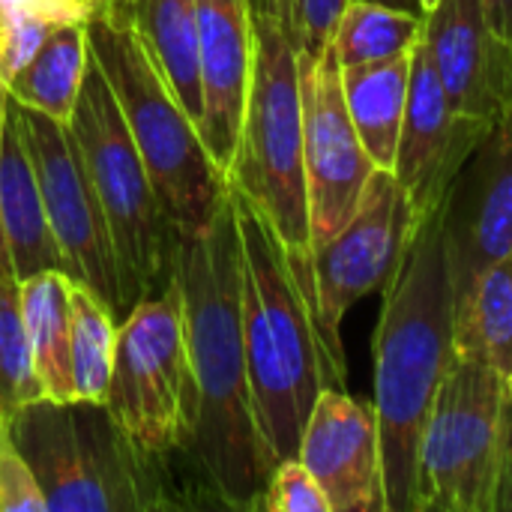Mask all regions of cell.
<instances>
[{
	"label": "cell",
	"mask_w": 512,
	"mask_h": 512,
	"mask_svg": "<svg viewBox=\"0 0 512 512\" xmlns=\"http://www.w3.org/2000/svg\"><path fill=\"white\" fill-rule=\"evenodd\" d=\"M0 240L6 267L18 282L45 270H63L60 249L42 204L21 105L9 96L0 135Z\"/></svg>",
	"instance_id": "obj_18"
},
{
	"label": "cell",
	"mask_w": 512,
	"mask_h": 512,
	"mask_svg": "<svg viewBox=\"0 0 512 512\" xmlns=\"http://www.w3.org/2000/svg\"><path fill=\"white\" fill-rule=\"evenodd\" d=\"M240 234V303L252 408L261 438L276 462L297 456L303 426L324 387H339L324 354L309 300L303 297L291 258L258 213L231 183Z\"/></svg>",
	"instance_id": "obj_3"
},
{
	"label": "cell",
	"mask_w": 512,
	"mask_h": 512,
	"mask_svg": "<svg viewBox=\"0 0 512 512\" xmlns=\"http://www.w3.org/2000/svg\"><path fill=\"white\" fill-rule=\"evenodd\" d=\"M261 510L267 512H330L327 495L321 492L318 480L312 471L297 459H282L276 462L264 495H261Z\"/></svg>",
	"instance_id": "obj_28"
},
{
	"label": "cell",
	"mask_w": 512,
	"mask_h": 512,
	"mask_svg": "<svg viewBox=\"0 0 512 512\" xmlns=\"http://www.w3.org/2000/svg\"><path fill=\"white\" fill-rule=\"evenodd\" d=\"M87 63L90 45L84 24H60L51 30L42 48L15 72V78L6 84V96L15 99L21 108L69 123L81 96Z\"/></svg>",
	"instance_id": "obj_21"
},
{
	"label": "cell",
	"mask_w": 512,
	"mask_h": 512,
	"mask_svg": "<svg viewBox=\"0 0 512 512\" xmlns=\"http://www.w3.org/2000/svg\"><path fill=\"white\" fill-rule=\"evenodd\" d=\"M483 6L495 33L512 42V0H483Z\"/></svg>",
	"instance_id": "obj_32"
},
{
	"label": "cell",
	"mask_w": 512,
	"mask_h": 512,
	"mask_svg": "<svg viewBox=\"0 0 512 512\" xmlns=\"http://www.w3.org/2000/svg\"><path fill=\"white\" fill-rule=\"evenodd\" d=\"M105 408L147 453H186L195 432V387L174 282L135 303L117 330Z\"/></svg>",
	"instance_id": "obj_9"
},
{
	"label": "cell",
	"mask_w": 512,
	"mask_h": 512,
	"mask_svg": "<svg viewBox=\"0 0 512 512\" xmlns=\"http://www.w3.org/2000/svg\"><path fill=\"white\" fill-rule=\"evenodd\" d=\"M423 48L456 114L492 123L512 108V42L495 33L483 0H438Z\"/></svg>",
	"instance_id": "obj_16"
},
{
	"label": "cell",
	"mask_w": 512,
	"mask_h": 512,
	"mask_svg": "<svg viewBox=\"0 0 512 512\" xmlns=\"http://www.w3.org/2000/svg\"><path fill=\"white\" fill-rule=\"evenodd\" d=\"M495 512H512V417L510 435H507V450H504V468H501V480H498Z\"/></svg>",
	"instance_id": "obj_31"
},
{
	"label": "cell",
	"mask_w": 512,
	"mask_h": 512,
	"mask_svg": "<svg viewBox=\"0 0 512 512\" xmlns=\"http://www.w3.org/2000/svg\"><path fill=\"white\" fill-rule=\"evenodd\" d=\"M285 6H291V0H249L252 15H261V12H279V9H285Z\"/></svg>",
	"instance_id": "obj_33"
},
{
	"label": "cell",
	"mask_w": 512,
	"mask_h": 512,
	"mask_svg": "<svg viewBox=\"0 0 512 512\" xmlns=\"http://www.w3.org/2000/svg\"><path fill=\"white\" fill-rule=\"evenodd\" d=\"M438 225L456 297L477 273L512 258V108L492 120L450 183Z\"/></svg>",
	"instance_id": "obj_13"
},
{
	"label": "cell",
	"mask_w": 512,
	"mask_h": 512,
	"mask_svg": "<svg viewBox=\"0 0 512 512\" xmlns=\"http://www.w3.org/2000/svg\"><path fill=\"white\" fill-rule=\"evenodd\" d=\"M135 18L156 69L198 123L201 63L195 0H135Z\"/></svg>",
	"instance_id": "obj_23"
},
{
	"label": "cell",
	"mask_w": 512,
	"mask_h": 512,
	"mask_svg": "<svg viewBox=\"0 0 512 512\" xmlns=\"http://www.w3.org/2000/svg\"><path fill=\"white\" fill-rule=\"evenodd\" d=\"M510 417V381L456 354L423 429L417 512H495Z\"/></svg>",
	"instance_id": "obj_8"
},
{
	"label": "cell",
	"mask_w": 512,
	"mask_h": 512,
	"mask_svg": "<svg viewBox=\"0 0 512 512\" xmlns=\"http://www.w3.org/2000/svg\"><path fill=\"white\" fill-rule=\"evenodd\" d=\"M66 126L78 144L108 219L120 264V297L126 318L135 303L168 285L174 231L165 222L159 195L129 135L123 111L93 57L87 63L78 105Z\"/></svg>",
	"instance_id": "obj_7"
},
{
	"label": "cell",
	"mask_w": 512,
	"mask_h": 512,
	"mask_svg": "<svg viewBox=\"0 0 512 512\" xmlns=\"http://www.w3.org/2000/svg\"><path fill=\"white\" fill-rule=\"evenodd\" d=\"M375 3H387V6H396V9H408V12H420V15H426L423 0H375Z\"/></svg>",
	"instance_id": "obj_35"
},
{
	"label": "cell",
	"mask_w": 512,
	"mask_h": 512,
	"mask_svg": "<svg viewBox=\"0 0 512 512\" xmlns=\"http://www.w3.org/2000/svg\"><path fill=\"white\" fill-rule=\"evenodd\" d=\"M84 30L90 57L102 69L147 165L168 228L174 234L207 228L228 198V177L204 147L195 117L156 69L138 30L135 0L99 3Z\"/></svg>",
	"instance_id": "obj_4"
},
{
	"label": "cell",
	"mask_w": 512,
	"mask_h": 512,
	"mask_svg": "<svg viewBox=\"0 0 512 512\" xmlns=\"http://www.w3.org/2000/svg\"><path fill=\"white\" fill-rule=\"evenodd\" d=\"M75 279L63 270H45L24 282L21 315L33 351L36 378L45 399L75 402L72 369H69V297Z\"/></svg>",
	"instance_id": "obj_20"
},
{
	"label": "cell",
	"mask_w": 512,
	"mask_h": 512,
	"mask_svg": "<svg viewBox=\"0 0 512 512\" xmlns=\"http://www.w3.org/2000/svg\"><path fill=\"white\" fill-rule=\"evenodd\" d=\"M510 390H512V378H510Z\"/></svg>",
	"instance_id": "obj_38"
},
{
	"label": "cell",
	"mask_w": 512,
	"mask_h": 512,
	"mask_svg": "<svg viewBox=\"0 0 512 512\" xmlns=\"http://www.w3.org/2000/svg\"><path fill=\"white\" fill-rule=\"evenodd\" d=\"M6 429L27 459L48 510L177 507L159 471L165 453L141 450L105 405L42 396L18 408L6 420Z\"/></svg>",
	"instance_id": "obj_6"
},
{
	"label": "cell",
	"mask_w": 512,
	"mask_h": 512,
	"mask_svg": "<svg viewBox=\"0 0 512 512\" xmlns=\"http://www.w3.org/2000/svg\"><path fill=\"white\" fill-rule=\"evenodd\" d=\"M168 270L180 294L195 387V432L186 456H192L216 504L261 510L276 459L261 438L252 408L240 303V234L231 189L207 228L171 234Z\"/></svg>",
	"instance_id": "obj_1"
},
{
	"label": "cell",
	"mask_w": 512,
	"mask_h": 512,
	"mask_svg": "<svg viewBox=\"0 0 512 512\" xmlns=\"http://www.w3.org/2000/svg\"><path fill=\"white\" fill-rule=\"evenodd\" d=\"M303 96V171L312 249L348 225L375 174L342 93V66L327 45L321 54L300 51Z\"/></svg>",
	"instance_id": "obj_12"
},
{
	"label": "cell",
	"mask_w": 512,
	"mask_h": 512,
	"mask_svg": "<svg viewBox=\"0 0 512 512\" xmlns=\"http://www.w3.org/2000/svg\"><path fill=\"white\" fill-rule=\"evenodd\" d=\"M297 459L318 480L330 512H387L381 432L372 402L324 387L303 426Z\"/></svg>",
	"instance_id": "obj_14"
},
{
	"label": "cell",
	"mask_w": 512,
	"mask_h": 512,
	"mask_svg": "<svg viewBox=\"0 0 512 512\" xmlns=\"http://www.w3.org/2000/svg\"><path fill=\"white\" fill-rule=\"evenodd\" d=\"M456 294L438 210L420 216L405 261L384 288L375 330V396L387 512H417L420 444L435 396L456 357Z\"/></svg>",
	"instance_id": "obj_2"
},
{
	"label": "cell",
	"mask_w": 512,
	"mask_h": 512,
	"mask_svg": "<svg viewBox=\"0 0 512 512\" xmlns=\"http://www.w3.org/2000/svg\"><path fill=\"white\" fill-rule=\"evenodd\" d=\"M426 15L396 9L375 0H348L342 9L330 48L339 60V66H357V63H378L411 54L423 42Z\"/></svg>",
	"instance_id": "obj_24"
},
{
	"label": "cell",
	"mask_w": 512,
	"mask_h": 512,
	"mask_svg": "<svg viewBox=\"0 0 512 512\" xmlns=\"http://www.w3.org/2000/svg\"><path fill=\"white\" fill-rule=\"evenodd\" d=\"M456 354L492 366L512 378V258H504L471 279L456 297L453 318Z\"/></svg>",
	"instance_id": "obj_22"
},
{
	"label": "cell",
	"mask_w": 512,
	"mask_h": 512,
	"mask_svg": "<svg viewBox=\"0 0 512 512\" xmlns=\"http://www.w3.org/2000/svg\"><path fill=\"white\" fill-rule=\"evenodd\" d=\"M417 222L420 216L396 174L375 168L348 225L312 249V318L342 387L348 381L342 318L366 294L393 282Z\"/></svg>",
	"instance_id": "obj_10"
},
{
	"label": "cell",
	"mask_w": 512,
	"mask_h": 512,
	"mask_svg": "<svg viewBox=\"0 0 512 512\" xmlns=\"http://www.w3.org/2000/svg\"><path fill=\"white\" fill-rule=\"evenodd\" d=\"M3 117H6V90L0 84V135H3ZM0 276H12L6 267V255H3V240H0Z\"/></svg>",
	"instance_id": "obj_34"
},
{
	"label": "cell",
	"mask_w": 512,
	"mask_h": 512,
	"mask_svg": "<svg viewBox=\"0 0 512 512\" xmlns=\"http://www.w3.org/2000/svg\"><path fill=\"white\" fill-rule=\"evenodd\" d=\"M198 9V63H201V117L198 132L213 162L225 171L234 162L246 90L252 75V9L249 0H195Z\"/></svg>",
	"instance_id": "obj_17"
},
{
	"label": "cell",
	"mask_w": 512,
	"mask_h": 512,
	"mask_svg": "<svg viewBox=\"0 0 512 512\" xmlns=\"http://www.w3.org/2000/svg\"><path fill=\"white\" fill-rule=\"evenodd\" d=\"M435 3H438V0H423V9H426V12H429V9H432V6H435Z\"/></svg>",
	"instance_id": "obj_37"
},
{
	"label": "cell",
	"mask_w": 512,
	"mask_h": 512,
	"mask_svg": "<svg viewBox=\"0 0 512 512\" xmlns=\"http://www.w3.org/2000/svg\"><path fill=\"white\" fill-rule=\"evenodd\" d=\"M36 399L42 387L21 315V288L15 276H0V423Z\"/></svg>",
	"instance_id": "obj_27"
},
{
	"label": "cell",
	"mask_w": 512,
	"mask_h": 512,
	"mask_svg": "<svg viewBox=\"0 0 512 512\" xmlns=\"http://www.w3.org/2000/svg\"><path fill=\"white\" fill-rule=\"evenodd\" d=\"M75 3H81V6H87V9H96V6L105 3V0H75Z\"/></svg>",
	"instance_id": "obj_36"
},
{
	"label": "cell",
	"mask_w": 512,
	"mask_h": 512,
	"mask_svg": "<svg viewBox=\"0 0 512 512\" xmlns=\"http://www.w3.org/2000/svg\"><path fill=\"white\" fill-rule=\"evenodd\" d=\"M255 51L228 183L279 234L312 309V231L303 171L300 42L291 6L252 15Z\"/></svg>",
	"instance_id": "obj_5"
},
{
	"label": "cell",
	"mask_w": 512,
	"mask_h": 512,
	"mask_svg": "<svg viewBox=\"0 0 512 512\" xmlns=\"http://www.w3.org/2000/svg\"><path fill=\"white\" fill-rule=\"evenodd\" d=\"M93 9L75 0H0V84L42 48L60 24H84Z\"/></svg>",
	"instance_id": "obj_26"
},
{
	"label": "cell",
	"mask_w": 512,
	"mask_h": 512,
	"mask_svg": "<svg viewBox=\"0 0 512 512\" xmlns=\"http://www.w3.org/2000/svg\"><path fill=\"white\" fill-rule=\"evenodd\" d=\"M21 120L27 129L48 225L60 249L63 273L90 288L111 309V315L123 321L114 240L69 126L30 108H21Z\"/></svg>",
	"instance_id": "obj_11"
},
{
	"label": "cell",
	"mask_w": 512,
	"mask_h": 512,
	"mask_svg": "<svg viewBox=\"0 0 512 512\" xmlns=\"http://www.w3.org/2000/svg\"><path fill=\"white\" fill-rule=\"evenodd\" d=\"M489 126L492 123L453 111L447 90L441 87V78L420 42L411 60L408 105L393 165V174L408 192L417 216L435 213L441 207L450 183L483 141Z\"/></svg>",
	"instance_id": "obj_15"
},
{
	"label": "cell",
	"mask_w": 512,
	"mask_h": 512,
	"mask_svg": "<svg viewBox=\"0 0 512 512\" xmlns=\"http://www.w3.org/2000/svg\"><path fill=\"white\" fill-rule=\"evenodd\" d=\"M348 0H291V21L297 30L300 51L321 54L330 45L333 27Z\"/></svg>",
	"instance_id": "obj_30"
},
{
	"label": "cell",
	"mask_w": 512,
	"mask_h": 512,
	"mask_svg": "<svg viewBox=\"0 0 512 512\" xmlns=\"http://www.w3.org/2000/svg\"><path fill=\"white\" fill-rule=\"evenodd\" d=\"M36 477L15 447L6 423H0V512H45Z\"/></svg>",
	"instance_id": "obj_29"
},
{
	"label": "cell",
	"mask_w": 512,
	"mask_h": 512,
	"mask_svg": "<svg viewBox=\"0 0 512 512\" xmlns=\"http://www.w3.org/2000/svg\"><path fill=\"white\" fill-rule=\"evenodd\" d=\"M117 345V318L84 285H72L69 297V369L75 402L105 405Z\"/></svg>",
	"instance_id": "obj_25"
},
{
	"label": "cell",
	"mask_w": 512,
	"mask_h": 512,
	"mask_svg": "<svg viewBox=\"0 0 512 512\" xmlns=\"http://www.w3.org/2000/svg\"><path fill=\"white\" fill-rule=\"evenodd\" d=\"M411 60L414 51L393 60L342 66V93L354 129L375 168L384 171H393L396 165V147L411 87Z\"/></svg>",
	"instance_id": "obj_19"
}]
</instances>
